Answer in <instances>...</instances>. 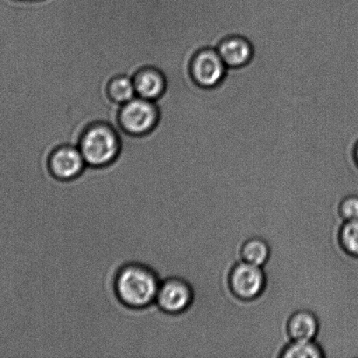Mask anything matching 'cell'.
<instances>
[{"instance_id": "cell-2", "label": "cell", "mask_w": 358, "mask_h": 358, "mask_svg": "<svg viewBox=\"0 0 358 358\" xmlns=\"http://www.w3.org/2000/svg\"><path fill=\"white\" fill-rule=\"evenodd\" d=\"M78 148L87 166L102 169L117 160L121 150V138L110 124L96 122L84 131Z\"/></svg>"}, {"instance_id": "cell-3", "label": "cell", "mask_w": 358, "mask_h": 358, "mask_svg": "<svg viewBox=\"0 0 358 358\" xmlns=\"http://www.w3.org/2000/svg\"><path fill=\"white\" fill-rule=\"evenodd\" d=\"M228 66L216 49L200 48L189 63V73L196 86L202 90L214 89L226 79Z\"/></svg>"}, {"instance_id": "cell-7", "label": "cell", "mask_w": 358, "mask_h": 358, "mask_svg": "<svg viewBox=\"0 0 358 358\" xmlns=\"http://www.w3.org/2000/svg\"><path fill=\"white\" fill-rule=\"evenodd\" d=\"M87 164L78 147L62 145L56 148L48 159L49 176L59 182H72L83 176Z\"/></svg>"}, {"instance_id": "cell-9", "label": "cell", "mask_w": 358, "mask_h": 358, "mask_svg": "<svg viewBox=\"0 0 358 358\" xmlns=\"http://www.w3.org/2000/svg\"><path fill=\"white\" fill-rule=\"evenodd\" d=\"M137 96L143 99L156 101L163 96L167 87V80L159 70L144 68L133 76Z\"/></svg>"}, {"instance_id": "cell-17", "label": "cell", "mask_w": 358, "mask_h": 358, "mask_svg": "<svg viewBox=\"0 0 358 358\" xmlns=\"http://www.w3.org/2000/svg\"><path fill=\"white\" fill-rule=\"evenodd\" d=\"M249 303V301H248ZM249 304V303H248ZM249 312V311H248ZM250 357H251V341H250Z\"/></svg>"}, {"instance_id": "cell-6", "label": "cell", "mask_w": 358, "mask_h": 358, "mask_svg": "<svg viewBox=\"0 0 358 358\" xmlns=\"http://www.w3.org/2000/svg\"><path fill=\"white\" fill-rule=\"evenodd\" d=\"M229 283L231 292L242 301H252L261 296L266 285L262 266L247 262H238L231 270Z\"/></svg>"}, {"instance_id": "cell-4", "label": "cell", "mask_w": 358, "mask_h": 358, "mask_svg": "<svg viewBox=\"0 0 358 358\" xmlns=\"http://www.w3.org/2000/svg\"><path fill=\"white\" fill-rule=\"evenodd\" d=\"M159 120V110L153 101L136 96L129 103L122 105L118 112V122L121 129L129 135L149 134Z\"/></svg>"}, {"instance_id": "cell-5", "label": "cell", "mask_w": 358, "mask_h": 358, "mask_svg": "<svg viewBox=\"0 0 358 358\" xmlns=\"http://www.w3.org/2000/svg\"><path fill=\"white\" fill-rule=\"evenodd\" d=\"M195 292L184 277L174 275L161 280L156 303L165 314L181 317L194 303Z\"/></svg>"}, {"instance_id": "cell-11", "label": "cell", "mask_w": 358, "mask_h": 358, "mask_svg": "<svg viewBox=\"0 0 358 358\" xmlns=\"http://www.w3.org/2000/svg\"><path fill=\"white\" fill-rule=\"evenodd\" d=\"M109 98L114 103L122 106L137 96L132 77L118 76L110 80L107 86Z\"/></svg>"}, {"instance_id": "cell-1", "label": "cell", "mask_w": 358, "mask_h": 358, "mask_svg": "<svg viewBox=\"0 0 358 358\" xmlns=\"http://www.w3.org/2000/svg\"><path fill=\"white\" fill-rule=\"evenodd\" d=\"M161 280L152 268L139 262H129L118 270L114 293L119 303L131 310H144L156 303Z\"/></svg>"}, {"instance_id": "cell-12", "label": "cell", "mask_w": 358, "mask_h": 358, "mask_svg": "<svg viewBox=\"0 0 358 358\" xmlns=\"http://www.w3.org/2000/svg\"><path fill=\"white\" fill-rule=\"evenodd\" d=\"M271 255V248L268 242L261 238H252L242 248L241 257L244 262L255 266H264Z\"/></svg>"}, {"instance_id": "cell-14", "label": "cell", "mask_w": 358, "mask_h": 358, "mask_svg": "<svg viewBox=\"0 0 358 358\" xmlns=\"http://www.w3.org/2000/svg\"><path fill=\"white\" fill-rule=\"evenodd\" d=\"M339 240L347 254L358 257V220L346 221L343 224Z\"/></svg>"}, {"instance_id": "cell-10", "label": "cell", "mask_w": 358, "mask_h": 358, "mask_svg": "<svg viewBox=\"0 0 358 358\" xmlns=\"http://www.w3.org/2000/svg\"><path fill=\"white\" fill-rule=\"evenodd\" d=\"M320 331V322L317 315L310 310L294 312L287 322V333L291 341H311L315 340Z\"/></svg>"}, {"instance_id": "cell-8", "label": "cell", "mask_w": 358, "mask_h": 358, "mask_svg": "<svg viewBox=\"0 0 358 358\" xmlns=\"http://www.w3.org/2000/svg\"><path fill=\"white\" fill-rule=\"evenodd\" d=\"M216 50L229 69L243 68L252 62L254 55L252 42L238 34L224 37L217 45Z\"/></svg>"}, {"instance_id": "cell-15", "label": "cell", "mask_w": 358, "mask_h": 358, "mask_svg": "<svg viewBox=\"0 0 358 358\" xmlns=\"http://www.w3.org/2000/svg\"><path fill=\"white\" fill-rule=\"evenodd\" d=\"M339 213L345 222L358 220V196L350 195L343 199L340 203Z\"/></svg>"}, {"instance_id": "cell-13", "label": "cell", "mask_w": 358, "mask_h": 358, "mask_svg": "<svg viewBox=\"0 0 358 358\" xmlns=\"http://www.w3.org/2000/svg\"><path fill=\"white\" fill-rule=\"evenodd\" d=\"M280 358H325L324 350L315 340L291 341L280 354Z\"/></svg>"}, {"instance_id": "cell-16", "label": "cell", "mask_w": 358, "mask_h": 358, "mask_svg": "<svg viewBox=\"0 0 358 358\" xmlns=\"http://www.w3.org/2000/svg\"><path fill=\"white\" fill-rule=\"evenodd\" d=\"M354 160H355V163L358 167V145L356 147L355 152H354Z\"/></svg>"}]
</instances>
